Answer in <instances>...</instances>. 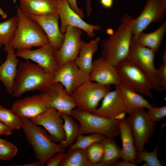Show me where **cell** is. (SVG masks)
I'll list each match as a JSON object with an SVG mask.
<instances>
[{
    "mask_svg": "<svg viewBox=\"0 0 166 166\" xmlns=\"http://www.w3.org/2000/svg\"><path fill=\"white\" fill-rule=\"evenodd\" d=\"M153 150L150 152L145 150L139 152H137L136 157L135 163L137 165L144 161L145 163L143 166H162L164 163L162 160L158 158L157 153L159 141Z\"/></svg>",
    "mask_w": 166,
    "mask_h": 166,
    "instance_id": "31",
    "label": "cell"
},
{
    "mask_svg": "<svg viewBox=\"0 0 166 166\" xmlns=\"http://www.w3.org/2000/svg\"><path fill=\"white\" fill-rule=\"evenodd\" d=\"M101 40L99 37L88 42L82 40L79 53L74 61L80 69L89 74L92 69L93 56L98 49Z\"/></svg>",
    "mask_w": 166,
    "mask_h": 166,
    "instance_id": "24",
    "label": "cell"
},
{
    "mask_svg": "<svg viewBox=\"0 0 166 166\" xmlns=\"http://www.w3.org/2000/svg\"><path fill=\"white\" fill-rule=\"evenodd\" d=\"M21 118L23 122L21 128L42 166H44L47 159L54 154L65 151L59 144L52 140L44 129L34 124L28 119Z\"/></svg>",
    "mask_w": 166,
    "mask_h": 166,
    "instance_id": "3",
    "label": "cell"
},
{
    "mask_svg": "<svg viewBox=\"0 0 166 166\" xmlns=\"http://www.w3.org/2000/svg\"><path fill=\"white\" fill-rule=\"evenodd\" d=\"M166 10V0H148L143 10L132 22L134 38L145 30L152 22L160 21Z\"/></svg>",
    "mask_w": 166,
    "mask_h": 166,
    "instance_id": "11",
    "label": "cell"
},
{
    "mask_svg": "<svg viewBox=\"0 0 166 166\" xmlns=\"http://www.w3.org/2000/svg\"><path fill=\"white\" fill-rule=\"evenodd\" d=\"M0 121L14 130L19 129L23 123L22 118L11 109H8L0 105Z\"/></svg>",
    "mask_w": 166,
    "mask_h": 166,
    "instance_id": "33",
    "label": "cell"
},
{
    "mask_svg": "<svg viewBox=\"0 0 166 166\" xmlns=\"http://www.w3.org/2000/svg\"><path fill=\"white\" fill-rule=\"evenodd\" d=\"M0 15L3 18H5L7 17V15L3 10L0 8Z\"/></svg>",
    "mask_w": 166,
    "mask_h": 166,
    "instance_id": "45",
    "label": "cell"
},
{
    "mask_svg": "<svg viewBox=\"0 0 166 166\" xmlns=\"http://www.w3.org/2000/svg\"><path fill=\"white\" fill-rule=\"evenodd\" d=\"M124 101L127 113L129 114L135 109L141 108L149 109L152 105L143 96L121 84L115 86Z\"/></svg>",
    "mask_w": 166,
    "mask_h": 166,
    "instance_id": "25",
    "label": "cell"
},
{
    "mask_svg": "<svg viewBox=\"0 0 166 166\" xmlns=\"http://www.w3.org/2000/svg\"><path fill=\"white\" fill-rule=\"evenodd\" d=\"M146 114L149 118L153 122H159L166 116V106L158 107L152 106L148 109Z\"/></svg>",
    "mask_w": 166,
    "mask_h": 166,
    "instance_id": "36",
    "label": "cell"
},
{
    "mask_svg": "<svg viewBox=\"0 0 166 166\" xmlns=\"http://www.w3.org/2000/svg\"><path fill=\"white\" fill-rule=\"evenodd\" d=\"M47 108H53L59 113L70 115L77 105L60 83L53 84L40 94Z\"/></svg>",
    "mask_w": 166,
    "mask_h": 166,
    "instance_id": "12",
    "label": "cell"
},
{
    "mask_svg": "<svg viewBox=\"0 0 166 166\" xmlns=\"http://www.w3.org/2000/svg\"><path fill=\"white\" fill-rule=\"evenodd\" d=\"M106 137L97 133H92L85 136L79 135L75 142L69 147L67 152L75 149H85L94 143L101 142Z\"/></svg>",
    "mask_w": 166,
    "mask_h": 166,
    "instance_id": "32",
    "label": "cell"
},
{
    "mask_svg": "<svg viewBox=\"0 0 166 166\" xmlns=\"http://www.w3.org/2000/svg\"><path fill=\"white\" fill-rule=\"evenodd\" d=\"M100 3L104 8L106 9L111 8L113 4V0H100Z\"/></svg>",
    "mask_w": 166,
    "mask_h": 166,
    "instance_id": "41",
    "label": "cell"
},
{
    "mask_svg": "<svg viewBox=\"0 0 166 166\" xmlns=\"http://www.w3.org/2000/svg\"><path fill=\"white\" fill-rule=\"evenodd\" d=\"M16 13L18 26L12 45L14 49H31L32 47H40L49 43L47 35L37 23L26 15L19 7Z\"/></svg>",
    "mask_w": 166,
    "mask_h": 166,
    "instance_id": "4",
    "label": "cell"
},
{
    "mask_svg": "<svg viewBox=\"0 0 166 166\" xmlns=\"http://www.w3.org/2000/svg\"><path fill=\"white\" fill-rule=\"evenodd\" d=\"M20 166H42L39 161H35L28 164L18 165Z\"/></svg>",
    "mask_w": 166,
    "mask_h": 166,
    "instance_id": "44",
    "label": "cell"
},
{
    "mask_svg": "<svg viewBox=\"0 0 166 166\" xmlns=\"http://www.w3.org/2000/svg\"><path fill=\"white\" fill-rule=\"evenodd\" d=\"M57 13L61 22L60 30L64 34L67 27L72 26L80 28L92 38L94 36V30H101L100 26L93 25L84 21L70 6L67 0H60L57 7Z\"/></svg>",
    "mask_w": 166,
    "mask_h": 166,
    "instance_id": "14",
    "label": "cell"
},
{
    "mask_svg": "<svg viewBox=\"0 0 166 166\" xmlns=\"http://www.w3.org/2000/svg\"><path fill=\"white\" fill-rule=\"evenodd\" d=\"M60 166H93L88 159L84 149H75L67 152Z\"/></svg>",
    "mask_w": 166,
    "mask_h": 166,
    "instance_id": "30",
    "label": "cell"
},
{
    "mask_svg": "<svg viewBox=\"0 0 166 166\" xmlns=\"http://www.w3.org/2000/svg\"><path fill=\"white\" fill-rule=\"evenodd\" d=\"M1 139L0 138V141L1 140Z\"/></svg>",
    "mask_w": 166,
    "mask_h": 166,
    "instance_id": "47",
    "label": "cell"
},
{
    "mask_svg": "<svg viewBox=\"0 0 166 166\" xmlns=\"http://www.w3.org/2000/svg\"><path fill=\"white\" fill-rule=\"evenodd\" d=\"M60 113L63 121V127L65 138L59 144L65 150L75 141L79 135L80 126L79 123L70 115Z\"/></svg>",
    "mask_w": 166,
    "mask_h": 166,
    "instance_id": "28",
    "label": "cell"
},
{
    "mask_svg": "<svg viewBox=\"0 0 166 166\" xmlns=\"http://www.w3.org/2000/svg\"><path fill=\"white\" fill-rule=\"evenodd\" d=\"M115 166H136V164L127 160H123L121 162L117 161L115 164Z\"/></svg>",
    "mask_w": 166,
    "mask_h": 166,
    "instance_id": "42",
    "label": "cell"
},
{
    "mask_svg": "<svg viewBox=\"0 0 166 166\" xmlns=\"http://www.w3.org/2000/svg\"><path fill=\"white\" fill-rule=\"evenodd\" d=\"M60 0H24L20 2V7L25 14L43 16L57 13Z\"/></svg>",
    "mask_w": 166,
    "mask_h": 166,
    "instance_id": "22",
    "label": "cell"
},
{
    "mask_svg": "<svg viewBox=\"0 0 166 166\" xmlns=\"http://www.w3.org/2000/svg\"><path fill=\"white\" fill-rule=\"evenodd\" d=\"M70 115L79 124V135L97 133L113 138L120 135L119 121L115 119L105 118L77 108L72 111Z\"/></svg>",
    "mask_w": 166,
    "mask_h": 166,
    "instance_id": "5",
    "label": "cell"
},
{
    "mask_svg": "<svg viewBox=\"0 0 166 166\" xmlns=\"http://www.w3.org/2000/svg\"><path fill=\"white\" fill-rule=\"evenodd\" d=\"M54 73L29 60L21 62L18 65L12 95L19 97L27 92H43L53 83Z\"/></svg>",
    "mask_w": 166,
    "mask_h": 166,
    "instance_id": "2",
    "label": "cell"
},
{
    "mask_svg": "<svg viewBox=\"0 0 166 166\" xmlns=\"http://www.w3.org/2000/svg\"><path fill=\"white\" fill-rule=\"evenodd\" d=\"M4 51L7 53V56L4 62L0 65V81L4 85L8 93L11 94L13 90L19 60L12 47Z\"/></svg>",
    "mask_w": 166,
    "mask_h": 166,
    "instance_id": "21",
    "label": "cell"
},
{
    "mask_svg": "<svg viewBox=\"0 0 166 166\" xmlns=\"http://www.w3.org/2000/svg\"><path fill=\"white\" fill-rule=\"evenodd\" d=\"M163 63L157 69L158 78L164 89L166 88V53L164 51L162 56Z\"/></svg>",
    "mask_w": 166,
    "mask_h": 166,
    "instance_id": "37",
    "label": "cell"
},
{
    "mask_svg": "<svg viewBox=\"0 0 166 166\" xmlns=\"http://www.w3.org/2000/svg\"><path fill=\"white\" fill-rule=\"evenodd\" d=\"M18 151L16 146L10 142L4 139L0 141V159L8 160L15 157Z\"/></svg>",
    "mask_w": 166,
    "mask_h": 166,
    "instance_id": "35",
    "label": "cell"
},
{
    "mask_svg": "<svg viewBox=\"0 0 166 166\" xmlns=\"http://www.w3.org/2000/svg\"><path fill=\"white\" fill-rule=\"evenodd\" d=\"M166 31V22H164L156 30L150 33L140 34L134 41L137 44L148 48L155 53L159 50Z\"/></svg>",
    "mask_w": 166,
    "mask_h": 166,
    "instance_id": "26",
    "label": "cell"
},
{
    "mask_svg": "<svg viewBox=\"0 0 166 166\" xmlns=\"http://www.w3.org/2000/svg\"><path fill=\"white\" fill-rule=\"evenodd\" d=\"M111 85L88 81L79 87L70 95L81 110L93 113L98 108L100 101L111 91Z\"/></svg>",
    "mask_w": 166,
    "mask_h": 166,
    "instance_id": "7",
    "label": "cell"
},
{
    "mask_svg": "<svg viewBox=\"0 0 166 166\" xmlns=\"http://www.w3.org/2000/svg\"><path fill=\"white\" fill-rule=\"evenodd\" d=\"M24 14L39 25L48 37L49 43L56 50H58L63 42L64 34L61 32L59 27L58 13L43 16Z\"/></svg>",
    "mask_w": 166,
    "mask_h": 166,
    "instance_id": "18",
    "label": "cell"
},
{
    "mask_svg": "<svg viewBox=\"0 0 166 166\" xmlns=\"http://www.w3.org/2000/svg\"><path fill=\"white\" fill-rule=\"evenodd\" d=\"M89 74L80 69L74 61L67 62L59 67L54 73L53 83L61 84L70 95L85 82L89 81Z\"/></svg>",
    "mask_w": 166,
    "mask_h": 166,
    "instance_id": "13",
    "label": "cell"
},
{
    "mask_svg": "<svg viewBox=\"0 0 166 166\" xmlns=\"http://www.w3.org/2000/svg\"><path fill=\"white\" fill-rule=\"evenodd\" d=\"M127 113L124 101L118 88L109 91L102 99L101 106L93 113L108 119H115L119 114Z\"/></svg>",
    "mask_w": 166,
    "mask_h": 166,
    "instance_id": "19",
    "label": "cell"
},
{
    "mask_svg": "<svg viewBox=\"0 0 166 166\" xmlns=\"http://www.w3.org/2000/svg\"><path fill=\"white\" fill-rule=\"evenodd\" d=\"M82 30L80 28L72 26L67 27L62 44L54 53L59 68L67 62L75 61L77 57L82 40Z\"/></svg>",
    "mask_w": 166,
    "mask_h": 166,
    "instance_id": "10",
    "label": "cell"
},
{
    "mask_svg": "<svg viewBox=\"0 0 166 166\" xmlns=\"http://www.w3.org/2000/svg\"><path fill=\"white\" fill-rule=\"evenodd\" d=\"M118 126L122 146L121 158L135 164L137 151L132 130L126 119L119 121Z\"/></svg>",
    "mask_w": 166,
    "mask_h": 166,
    "instance_id": "23",
    "label": "cell"
},
{
    "mask_svg": "<svg viewBox=\"0 0 166 166\" xmlns=\"http://www.w3.org/2000/svg\"><path fill=\"white\" fill-rule=\"evenodd\" d=\"M91 0H86V9L88 17H89L93 11L91 5Z\"/></svg>",
    "mask_w": 166,
    "mask_h": 166,
    "instance_id": "43",
    "label": "cell"
},
{
    "mask_svg": "<svg viewBox=\"0 0 166 166\" xmlns=\"http://www.w3.org/2000/svg\"><path fill=\"white\" fill-rule=\"evenodd\" d=\"M84 150L88 159L93 166H97L102 161L104 150L101 142L94 143Z\"/></svg>",
    "mask_w": 166,
    "mask_h": 166,
    "instance_id": "34",
    "label": "cell"
},
{
    "mask_svg": "<svg viewBox=\"0 0 166 166\" xmlns=\"http://www.w3.org/2000/svg\"><path fill=\"white\" fill-rule=\"evenodd\" d=\"M155 53L150 49L136 44L133 38L127 58L135 63L148 76L152 83L153 89L158 92L163 88L157 76L154 61Z\"/></svg>",
    "mask_w": 166,
    "mask_h": 166,
    "instance_id": "9",
    "label": "cell"
},
{
    "mask_svg": "<svg viewBox=\"0 0 166 166\" xmlns=\"http://www.w3.org/2000/svg\"><path fill=\"white\" fill-rule=\"evenodd\" d=\"M40 94L18 100L12 104L11 109L20 117L31 119L47 109Z\"/></svg>",
    "mask_w": 166,
    "mask_h": 166,
    "instance_id": "20",
    "label": "cell"
},
{
    "mask_svg": "<svg viewBox=\"0 0 166 166\" xmlns=\"http://www.w3.org/2000/svg\"><path fill=\"white\" fill-rule=\"evenodd\" d=\"M104 153L102 161L97 166H113L122 157V149L119 147L114 138L106 137L101 141Z\"/></svg>",
    "mask_w": 166,
    "mask_h": 166,
    "instance_id": "27",
    "label": "cell"
},
{
    "mask_svg": "<svg viewBox=\"0 0 166 166\" xmlns=\"http://www.w3.org/2000/svg\"><path fill=\"white\" fill-rule=\"evenodd\" d=\"M72 9L82 19L85 16L83 11L79 8L77 5V0H67Z\"/></svg>",
    "mask_w": 166,
    "mask_h": 166,
    "instance_id": "39",
    "label": "cell"
},
{
    "mask_svg": "<svg viewBox=\"0 0 166 166\" xmlns=\"http://www.w3.org/2000/svg\"><path fill=\"white\" fill-rule=\"evenodd\" d=\"M23 0H19V1L21 2L22 1H23Z\"/></svg>",
    "mask_w": 166,
    "mask_h": 166,
    "instance_id": "46",
    "label": "cell"
},
{
    "mask_svg": "<svg viewBox=\"0 0 166 166\" xmlns=\"http://www.w3.org/2000/svg\"><path fill=\"white\" fill-rule=\"evenodd\" d=\"M65 151L59 152L54 154L47 160L45 165L46 166H60L66 155Z\"/></svg>",
    "mask_w": 166,
    "mask_h": 166,
    "instance_id": "38",
    "label": "cell"
},
{
    "mask_svg": "<svg viewBox=\"0 0 166 166\" xmlns=\"http://www.w3.org/2000/svg\"><path fill=\"white\" fill-rule=\"evenodd\" d=\"M89 81L105 85L116 86L121 84L116 67L101 56L93 61Z\"/></svg>",
    "mask_w": 166,
    "mask_h": 166,
    "instance_id": "17",
    "label": "cell"
},
{
    "mask_svg": "<svg viewBox=\"0 0 166 166\" xmlns=\"http://www.w3.org/2000/svg\"><path fill=\"white\" fill-rule=\"evenodd\" d=\"M145 109H135L126 119L132 130L137 152L144 150V145L153 135L156 125V122L148 117Z\"/></svg>",
    "mask_w": 166,
    "mask_h": 166,
    "instance_id": "8",
    "label": "cell"
},
{
    "mask_svg": "<svg viewBox=\"0 0 166 166\" xmlns=\"http://www.w3.org/2000/svg\"><path fill=\"white\" fill-rule=\"evenodd\" d=\"M121 84L142 96L152 97L153 86L146 74L134 62L127 58L116 66Z\"/></svg>",
    "mask_w": 166,
    "mask_h": 166,
    "instance_id": "6",
    "label": "cell"
},
{
    "mask_svg": "<svg viewBox=\"0 0 166 166\" xmlns=\"http://www.w3.org/2000/svg\"><path fill=\"white\" fill-rule=\"evenodd\" d=\"M134 19L128 14H124L116 31L102 42L101 56L115 66L128 56L133 38L132 25Z\"/></svg>",
    "mask_w": 166,
    "mask_h": 166,
    "instance_id": "1",
    "label": "cell"
},
{
    "mask_svg": "<svg viewBox=\"0 0 166 166\" xmlns=\"http://www.w3.org/2000/svg\"><path fill=\"white\" fill-rule=\"evenodd\" d=\"M18 26L16 16L0 22V48L4 45V51L11 47Z\"/></svg>",
    "mask_w": 166,
    "mask_h": 166,
    "instance_id": "29",
    "label": "cell"
},
{
    "mask_svg": "<svg viewBox=\"0 0 166 166\" xmlns=\"http://www.w3.org/2000/svg\"><path fill=\"white\" fill-rule=\"evenodd\" d=\"M14 130L0 121V135H11Z\"/></svg>",
    "mask_w": 166,
    "mask_h": 166,
    "instance_id": "40",
    "label": "cell"
},
{
    "mask_svg": "<svg viewBox=\"0 0 166 166\" xmlns=\"http://www.w3.org/2000/svg\"><path fill=\"white\" fill-rule=\"evenodd\" d=\"M56 50L50 43L39 47L35 50L26 49L17 50L18 57L31 60L45 70L55 73L59 68L54 56Z\"/></svg>",
    "mask_w": 166,
    "mask_h": 166,
    "instance_id": "16",
    "label": "cell"
},
{
    "mask_svg": "<svg viewBox=\"0 0 166 166\" xmlns=\"http://www.w3.org/2000/svg\"><path fill=\"white\" fill-rule=\"evenodd\" d=\"M30 120L35 124L43 127L55 142L59 143L65 139L63 120L60 113L55 109L48 108Z\"/></svg>",
    "mask_w": 166,
    "mask_h": 166,
    "instance_id": "15",
    "label": "cell"
}]
</instances>
